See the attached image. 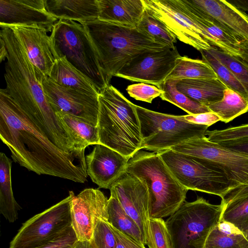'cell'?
Instances as JSON below:
<instances>
[{
	"instance_id": "cell-1",
	"label": "cell",
	"mask_w": 248,
	"mask_h": 248,
	"mask_svg": "<svg viewBox=\"0 0 248 248\" xmlns=\"http://www.w3.org/2000/svg\"><path fill=\"white\" fill-rule=\"evenodd\" d=\"M0 138L13 160L38 175L84 183L85 150L64 151L56 146L10 96L0 90Z\"/></svg>"
},
{
	"instance_id": "cell-2",
	"label": "cell",
	"mask_w": 248,
	"mask_h": 248,
	"mask_svg": "<svg viewBox=\"0 0 248 248\" xmlns=\"http://www.w3.org/2000/svg\"><path fill=\"white\" fill-rule=\"evenodd\" d=\"M0 38L7 50L4 78L7 93L59 148L77 150L74 141L47 102L33 65L13 30L0 27Z\"/></svg>"
},
{
	"instance_id": "cell-3",
	"label": "cell",
	"mask_w": 248,
	"mask_h": 248,
	"mask_svg": "<svg viewBox=\"0 0 248 248\" xmlns=\"http://www.w3.org/2000/svg\"><path fill=\"white\" fill-rule=\"evenodd\" d=\"M81 24L93 45L102 71L110 80L141 53L170 48L155 41L137 28L122 27L98 19Z\"/></svg>"
},
{
	"instance_id": "cell-4",
	"label": "cell",
	"mask_w": 248,
	"mask_h": 248,
	"mask_svg": "<svg viewBox=\"0 0 248 248\" xmlns=\"http://www.w3.org/2000/svg\"><path fill=\"white\" fill-rule=\"evenodd\" d=\"M97 128L100 144L129 159L142 149V137L136 105L109 84L100 92Z\"/></svg>"
},
{
	"instance_id": "cell-5",
	"label": "cell",
	"mask_w": 248,
	"mask_h": 248,
	"mask_svg": "<svg viewBox=\"0 0 248 248\" xmlns=\"http://www.w3.org/2000/svg\"><path fill=\"white\" fill-rule=\"evenodd\" d=\"M126 171L147 186L150 218L170 217L186 201L188 190L176 180L157 153L139 150L129 159Z\"/></svg>"
},
{
	"instance_id": "cell-6",
	"label": "cell",
	"mask_w": 248,
	"mask_h": 248,
	"mask_svg": "<svg viewBox=\"0 0 248 248\" xmlns=\"http://www.w3.org/2000/svg\"><path fill=\"white\" fill-rule=\"evenodd\" d=\"M50 37L58 59L64 57L99 92L110 84V80L102 71L93 45L82 24L60 19L53 25Z\"/></svg>"
},
{
	"instance_id": "cell-7",
	"label": "cell",
	"mask_w": 248,
	"mask_h": 248,
	"mask_svg": "<svg viewBox=\"0 0 248 248\" xmlns=\"http://www.w3.org/2000/svg\"><path fill=\"white\" fill-rule=\"evenodd\" d=\"M224 205L202 197L185 201L165 223L173 248H203L208 235L221 220Z\"/></svg>"
},
{
	"instance_id": "cell-8",
	"label": "cell",
	"mask_w": 248,
	"mask_h": 248,
	"mask_svg": "<svg viewBox=\"0 0 248 248\" xmlns=\"http://www.w3.org/2000/svg\"><path fill=\"white\" fill-rule=\"evenodd\" d=\"M142 137V149L159 152L187 140L206 136L208 127L176 116L136 105Z\"/></svg>"
},
{
	"instance_id": "cell-9",
	"label": "cell",
	"mask_w": 248,
	"mask_h": 248,
	"mask_svg": "<svg viewBox=\"0 0 248 248\" xmlns=\"http://www.w3.org/2000/svg\"><path fill=\"white\" fill-rule=\"evenodd\" d=\"M171 173L187 190L198 191L221 198L232 188L221 170L189 155L171 149L157 152Z\"/></svg>"
},
{
	"instance_id": "cell-10",
	"label": "cell",
	"mask_w": 248,
	"mask_h": 248,
	"mask_svg": "<svg viewBox=\"0 0 248 248\" xmlns=\"http://www.w3.org/2000/svg\"><path fill=\"white\" fill-rule=\"evenodd\" d=\"M74 192L26 221L9 248H36L56 238L72 226L71 202Z\"/></svg>"
},
{
	"instance_id": "cell-11",
	"label": "cell",
	"mask_w": 248,
	"mask_h": 248,
	"mask_svg": "<svg viewBox=\"0 0 248 248\" xmlns=\"http://www.w3.org/2000/svg\"><path fill=\"white\" fill-rule=\"evenodd\" d=\"M170 149L196 157L221 170L232 188L248 183V155L212 142L206 136L187 140Z\"/></svg>"
},
{
	"instance_id": "cell-12",
	"label": "cell",
	"mask_w": 248,
	"mask_h": 248,
	"mask_svg": "<svg viewBox=\"0 0 248 248\" xmlns=\"http://www.w3.org/2000/svg\"><path fill=\"white\" fill-rule=\"evenodd\" d=\"M145 8L180 41L200 51L221 44L203 30L187 14L179 0H143Z\"/></svg>"
},
{
	"instance_id": "cell-13",
	"label": "cell",
	"mask_w": 248,
	"mask_h": 248,
	"mask_svg": "<svg viewBox=\"0 0 248 248\" xmlns=\"http://www.w3.org/2000/svg\"><path fill=\"white\" fill-rule=\"evenodd\" d=\"M180 56L176 47L144 52L131 60L115 76L154 85L159 88L172 72Z\"/></svg>"
},
{
	"instance_id": "cell-14",
	"label": "cell",
	"mask_w": 248,
	"mask_h": 248,
	"mask_svg": "<svg viewBox=\"0 0 248 248\" xmlns=\"http://www.w3.org/2000/svg\"><path fill=\"white\" fill-rule=\"evenodd\" d=\"M41 84L46 99L55 113L70 114L97 126L98 96L61 86L47 76L43 78Z\"/></svg>"
},
{
	"instance_id": "cell-15",
	"label": "cell",
	"mask_w": 248,
	"mask_h": 248,
	"mask_svg": "<svg viewBox=\"0 0 248 248\" xmlns=\"http://www.w3.org/2000/svg\"><path fill=\"white\" fill-rule=\"evenodd\" d=\"M109 190L110 194L116 197L126 213L139 227L145 245L150 219L147 186L135 176L125 171L114 183Z\"/></svg>"
},
{
	"instance_id": "cell-16",
	"label": "cell",
	"mask_w": 248,
	"mask_h": 248,
	"mask_svg": "<svg viewBox=\"0 0 248 248\" xmlns=\"http://www.w3.org/2000/svg\"><path fill=\"white\" fill-rule=\"evenodd\" d=\"M108 199L98 189L86 188L73 195L71 202L72 226L79 241L89 242L97 222L108 220Z\"/></svg>"
},
{
	"instance_id": "cell-17",
	"label": "cell",
	"mask_w": 248,
	"mask_h": 248,
	"mask_svg": "<svg viewBox=\"0 0 248 248\" xmlns=\"http://www.w3.org/2000/svg\"><path fill=\"white\" fill-rule=\"evenodd\" d=\"M58 20L47 12L45 0H0V27H37L48 32Z\"/></svg>"
},
{
	"instance_id": "cell-18",
	"label": "cell",
	"mask_w": 248,
	"mask_h": 248,
	"mask_svg": "<svg viewBox=\"0 0 248 248\" xmlns=\"http://www.w3.org/2000/svg\"><path fill=\"white\" fill-rule=\"evenodd\" d=\"M9 27L14 31L34 68L48 77L58 59L48 31L37 27Z\"/></svg>"
},
{
	"instance_id": "cell-19",
	"label": "cell",
	"mask_w": 248,
	"mask_h": 248,
	"mask_svg": "<svg viewBox=\"0 0 248 248\" xmlns=\"http://www.w3.org/2000/svg\"><path fill=\"white\" fill-rule=\"evenodd\" d=\"M87 173L100 188L110 189L126 171L129 159L101 144L95 145L86 156Z\"/></svg>"
},
{
	"instance_id": "cell-20",
	"label": "cell",
	"mask_w": 248,
	"mask_h": 248,
	"mask_svg": "<svg viewBox=\"0 0 248 248\" xmlns=\"http://www.w3.org/2000/svg\"><path fill=\"white\" fill-rule=\"evenodd\" d=\"M194 7L209 15L248 47V15L226 0H185Z\"/></svg>"
},
{
	"instance_id": "cell-21",
	"label": "cell",
	"mask_w": 248,
	"mask_h": 248,
	"mask_svg": "<svg viewBox=\"0 0 248 248\" xmlns=\"http://www.w3.org/2000/svg\"><path fill=\"white\" fill-rule=\"evenodd\" d=\"M98 19L116 25L135 28L145 10L143 0H97Z\"/></svg>"
},
{
	"instance_id": "cell-22",
	"label": "cell",
	"mask_w": 248,
	"mask_h": 248,
	"mask_svg": "<svg viewBox=\"0 0 248 248\" xmlns=\"http://www.w3.org/2000/svg\"><path fill=\"white\" fill-rule=\"evenodd\" d=\"M45 5L47 12L58 20L82 24L99 17L97 0H45Z\"/></svg>"
},
{
	"instance_id": "cell-23",
	"label": "cell",
	"mask_w": 248,
	"mask_h": 248,
	"mask_svg": "<svg viewBox=\"0 0 248 248\" xmlns=\"http://www.w3.org/2000/svg\"><path fill=\"white\" fill-rule=\"evenodd\" d=\"M189 16L207 33L223 46L225 52L241 57L240 42L225 27L209 15L194 7L185 0H179Z\"/></svg>"
},
{
	"instance_id": "cell-24",
	"label": "cell",
	"mask_w": 248,
	"mask_h": 248,
	"mask_svg": "<svg viewBox=\"0 0 248 248\" xmlns=\"http://www.w3.org/2000/svg\"><path fill=\"white\" fill-rule=\"evenodd\" d=\"M176 88L191 99L207 107L221 100L227 88L217 78L178 80Z\"/></svg>"
},
{
	"instance_id": "cell-25",
	"label": "cell",
	"mask_w": 248,
	"mask_h": 248,
	"mask_svg": "<svg viewBox=\"0 0 248 248\" xmlns=\"http://www.w3.org/2000/svg\"><path fill=\"white\" fill-rule=\"evenodd\" d=\"M48 77L61 86L99 96L100 92L95 86L64 57L56 61Z\"/></svg>"
},
{
	"instance_id": "cell-26",
	"label": "cell",
	"mask_w": 248,
	"mask_h": 248,
	"mask_svg": "<svg viewBox=\"0 0 248 248\" xmlns=\"http://www.w3.org/2000/svg\"><path fill=\"white\" fill-rule=\"evenodd\" d=\"M76 148L85 150L91 145L100 144L97 126L80 118L62 112L56 113Z\"/></svg>"
},
{
	"instance_id": "cell-27",
	"label": "cell",
	"mask_w": 248,
	"mask_h": 248,
	"mask_svg": "<svg viewBox=\"0 0 248 248\" xmlns=\"http://www.w3.org/2000/svg\"><path fill=\"white\" fill-rule=\"evenodd\" d=\"M12 163L11 160L4 153H0V212L10 222L16 220L18 211L21 209L13 192Z\"/></svg>"
},
{
	"instance_id": "cell-28",
	"label": "cell",
	"mask_w": 248,
	"mask_h": 248,
	"mask_svg": "<svg viewBox=\"0 0 248 248\" xmlns=\"http://www.w3.org/2000/svg\"><path fill=\"white\" fill-rule=\"evenodd\" d=\"M207 107L221 121L228 123L248 111V98L227 88L221 100Z\"/></svg>"
},
{
	"instance_id": "cell-29",
	"label": "cell",
	"mask_w": 248,
	"mask_h": 248,
	"mask_svg": "<svg viewBox=\"0 0 248 248\" xmlns=\"http://www.w3.org/2000/svg\"><path fill=\"white\" fill-rule=\"evenodd\" d=\"M108 222L119 231L145 246L139 227L126 213L117 199L112 194L108 200Z\"/></svg>"
},
{
	"instance_id": "cell-30",
	"label": "cell",
	"mask_w": 248,
	"mask_h": 248,
	"mask_svg": "<svg viewBox=\"0 0 248 248\" xmlns=\"http://www.w3.org/2000/svg\"><path fill=\"white\" fill-rule=\"evenodd\" d=\"M217 78L213 69L203 60L181 56L177 59L174 69L166 80Z\"/></svg>"
},
{
	"instance_id": "cell-31",
	"label": "cell",
	"mask_w": 248,
	"mask_h": 248,
	"mask_svg": "<svg viewBox=\"0 0 248 248\" xmlns=\"http://www.w3.org/2000/svg\"><path fill=\"white\" fill-rule=\"evenodd\" d=\"M136 28L156 42L170 48L175 47L174 44L177 42V38L174 35L146 8Z\"/></svg>"
},
{
	"instance_id": "cell-32",
	"label": "cell",
	"mask_w": 248,
	"mask_h": 248,
	"mask_svg": "<svg viewBox=\"0 0 248 248\" xmlns=\"http://www.w3.org/2000/svg\"><path fill=\"white\" fill-rule=\"evenodd\" d=\"M177 80H166L159 88L163 91L160 97L181 108L188 114H196L211 111L209 108L196 102L183 93L176 88Z\"/></svg>"
},
{
	"instance_id": "cell-33",
	"label": "cell",
	"mask_w": 248,
	"mask_h": 248,
	"mask_svg": "<svg viewBox=\"0 0 248 248\" xmlns=\"http://www.w3.org/2000/svg\"><path fill=\"white\" fill-rule=\"evenodd\" d=\"M217 225L210 232L203 248H248V240L240 230L225 231Z\"/></svg>"
},
{
	"instance_id": "cell-34",
	"label": "cell",
	"mask_w": 248,
	"mask_h": 248,
	"mask_svg": "<svg viewBox=\"0 0 248 248\" xmlns=\"http://www.w3.org/2000/svg\"><path fill=\"white\" fill-rule=\"evenodd\" d=\"M202 60L207 62L213 69L219 79L228 88L235 91L242 96L248 98V93L231 71L208 50L200 51Z\"/></svg>"
},
{
	"instance_id": "cell-35",
	"label": "cell",
	"mask_w": 248,
	"mask_h": 248,
	"mask_svg": "<svg viewBox=\"0 0 248 248\" xmlns=\"http://www.w3.org/2000/svg\"><path fill=\"white\" fill-rule=\"evenodd\" d=\"M208 50L231 71L248 95V65L240 58L228 54L215 46H211Z\"/></svg>"
},
{
	"instance_id": "cell-36",
	"label": "cell",
	"mask_w": 248,
	"mask_h": 248,
	"mask_svg": "<svg viewBox=\"0 0 248 248\" xmlns=\"http://www.w3.org/2000/svg\"><path fill=\"white\" fill-rule=\"evenodd\" d=\"M145 245L149 248H173L170 235L162 218H150Z\"/></svg>"
},
{
	"instance_id": "cell-37",
	"label": "cell",
	"mask_w": 248,
	"mask_h": 248,
	"mask_svg": "<svg viewBox=\"0 0 248 248\" xmlns=\"http://www.w3.org/2000/svg\"><path fill=\"white\" fill-rule=\"evenodd\" d=\"M221 220L233 224L242 232L248 224V197L224 206Z\"/></svg>"
},
{
	"instance_id": "cell-38",
	"label": "cell",
	"mask_w": 248,
	"mask_h": 248,
	"mask_svg": "<svg viewBox=\"0 0 248 248\" xmlns=\"http://www.w3.org/2000/svg\"><path fill=\"white\" fill-rule=\"evenodd\" d=\"M88 245L89 248H116V238L107 220L97 222Z\"/></svg>"
},
{
	"instance_id": "cell-39",
	"label": "cell",
	"mask_w": 248,
	"mask_h": 248,
	"mask_svg": "<svg viewBox=\"0 0 248 248\" xmlns=\"http://www.w3.org/2000/svg\"><path fill=\"white\" fill-rule=\"evenodd\" d=\"M206 137L217 143L248 139V124L221 130H207Z\"/></svg>"
},
{
	"instance_id": "cell-40",
	"label": "cell",
	"mask_w": 248,
	"mask_h": 248,
	"mask_svg": "<svg viewBox=\"0 0 248 248\" xmlns=\"http://www.w3.org/2000/svg\"><path fill=\"white\" fill-rule=\"evenodd\" d=\"M126 90L136 100L149 103L155 98L160 97L163 93L162 90L155 86L142 82L128 85Z\"/></svg>"
},
{
	"instance_id": "cell-41",
	"label": "cell",
	"mask_w": 248,
	"mask_h": 248,
	"mask_svg": "<svg viewBox=\"0 0 248 248\" xmlns=\"http://www.w3.org/2000/svg\"><path fill=\"white\" fill-rule=\"evenodd\" d=\"M78 241L71 226L56 238L36 248H75Z\"/></svg>"
},
{
	"instance_id": "cell-42",
	"label": "cell",
	"mask_w": 248,
	"mask_h": 248,
	"mask_svg": "<svg viewBox=\"0 0 248 248\" xmlns=\"http://www.w3.org/2000/svg\"><path fill=\"white\" fill-rule=\"evenodd\" d=\"M184 116L185 119L190 123L208 127L220 121L219 117L212 111Z\"/></svg>"
},
{
	"instance_id": "cell-43",
	"label": "cell",
	"mask_w": 248,
	"mask_h": 248,
	"mask_svg": "<svg viewBox=\"0 0 248 248\" xmlns=\"http://www.w3.org/2000/svg\"><path fill=\"white\" fill-rule=\"evenodd\" d=\"M109 226L116 238V248H146L145 246L119 231L111 225L109 224Z\"/></svg>"
},
{
	"instance_id": "cell-44",
	"label": "cell",
	"mask_w": 248,
	"mask_h": 248,
	"mask_svg": "<svg viewBox=\"0 0 248 248\" xmlns=\"http://www.w3.org/2000/svg\"><path fill=\"white\" fill-rule=\"evenodd\" d=\"M248 197V183L229 190L221 198V203L226 205L230 202Z\"/></svg>"
},
{
	"instance_id": "cell-45",
	"label": "cell",
	"mask_w": 248,
	"mask_h": 248,
	"mask_svg": "<svg viewBox=\"0 0 248 248\" xmlns=\"http://www.w3.org/2000/svg\"><path fill=\"white\" fill-rule=\"evenodd\" d=\"M218 144L232 151L248 155V139Z\"/></svg>"
},
{
	"instance_id": "cell-46",
	"label": "cell",
	"mask_w": 248,
	"mask_h": 248,
	"mask_svg": "<svg viewBox=\"0 0 248 248\" xmlns=\"http://www.w3.org/2000/svg\"><path fill=\"white\" fill-rule=\"evenodd\" d=\"M228 2L233 5L237 9L248 12V0H227Z\"/></svg>"
},
{
	"instance_id": "cell-47",
	"label": "cell",
	"mask_w": 248,
	"mask_h": 248,
	"mask_svg": "<svg viewBox=\"0 0 248 248\" xmlns=\"http://www.w3.org/2000/svg\"><path fill=\"white\" fill-rule=\"evenodd\" d=\"M239 47L241 53L240 59L248 65V47L239 43Z\"/></svg>"
},
{
	"instance_id": "cell-48",
	"label": "cell",
	"mask_w": 248,
	"mask_h": 248,
	"mask_svg": "<svg viewBox=\"0 0 248 248\" xmlns=\"http://www.w3.org/2000/svg\"><path fill=\"white\" fill-rule=\"evenodd\" d=\"M0 62H1L2 61H4L5 59H6L7 52V50H6V48L5 47L4 43L2 39L1 38H0Z\"/></svg>"
},
{
	"instance_id": "cell-49",
	"label": "cell",
	"mask_w": 248,
	"mask_h": 248,
	"mask_svg": "<svg viewBox=\"0 0 248 248\" xmlns=\"http://www.w3.org/2000/svg\"><path fill=\"white\" fill-rule=\"evenodd\" d=\"M75 248H89L88 242L78 241Z\"/></svg>"
},
{
	"instance_id": "cell-50",
	"label": "cell",
	"mask_w": 248,
	"mask_h": 248,
	"mask_svg": "<svg viewBox=\"0 0 248 248\" xmlns=\"http://www.w3.org/2000/svg\"><path fill=\"white\" fill-rule=\"evenodd\" d=\"M242 232L248 240V224L244 227Z\"/></svg>"
}]
</instances>
